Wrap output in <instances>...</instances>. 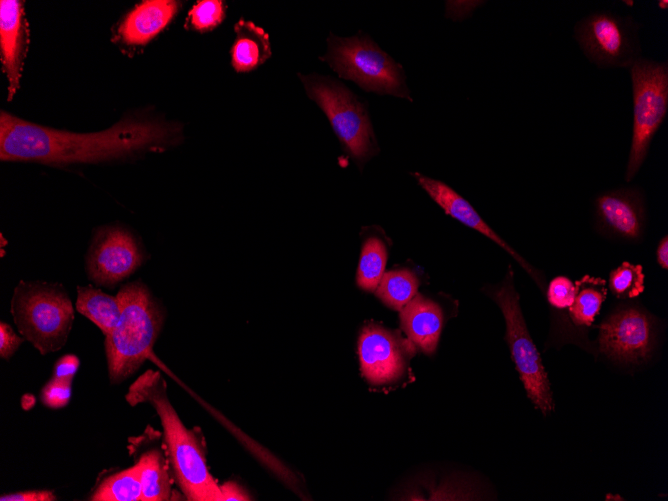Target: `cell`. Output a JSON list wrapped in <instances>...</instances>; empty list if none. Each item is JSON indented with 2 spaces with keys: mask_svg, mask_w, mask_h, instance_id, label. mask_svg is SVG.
<instances>
[{
  "mask_svg": "<svg viewBox=\"0 0 668 501\" xmlns=\"http://www.w3.org/2000/svg\"><path fill=\"white\" fill-rule=\"evenodd\" d=\"M415 345L399 332L377 323L365 324L358 338L360 369L374 386L394 385L406 377Z\"/></svg>",
  "mask_w": 668,
  "mask_h": 501,
  "instance_id": "obj_10",
  "label": "cell"
},
{
  "mask_svg": "<svg viewBox=\"0 0 668 501\" xmlns=\"http://www.w3.org/2000/svg\"><path fill=\"white\" fill-rule=\"evenodd\" d=\"M70 399L71 383L53 378H51L41 391L42 403L50 408H62L69 403Z\"/></svg>",
  "mask_w": 668,
  "mask_h": 501,
  "instance_id": "obj_28",
  "label": "cell"
},
{
  "mask_svg": "<svg viewBox=\"0 0 668 501\" xmlns=\"http://www.w3.org/2000/svg\"><path fill=\"white\" fill-rule=\"evenodd\" d=\"M623 2H624L626 5H628V6H633V1H626V0H624Z\"/></svg>",
  "mask_w": 668,
  "mask_h": 501,
  "instance_id": "obj_35",
  "label": "cell"
},
{
  "mask_svg": "<svg viewBox=\"0 0 668 501\" xmlns=\"http://www.w3.org/2000/svg\"><path fill=\"white\" fill-rule=\"evenodd\" d=\"M411 175L446 214L494 241V243L507 251L538 282L535 270L518 252L490 228L465 198L442 181L427 177L418 172L411 173Z\"/></svg>",
  "mask_w": 668,
  "mask_h": 501,
  "instance_id": "obj_13",
  "label": "cell"
},
{
  "mask_svg": "<svg viewBox=\"0 0 668 501\" xmlns=\"http://www.w3.org/2000/svg\"><path fill=\"white\" fill-rule=\"evenodd\" d=\"M80 366L79 358L74 354H65L61 356L53 366V379L72 383V380Z\"/></svg>",
  "mask_w": 668,
  "mask_h": 501,
  "instance_id": "obj_29",
  "label": "cell"
},
{
  "mask_svg": "<svg viewBox=\"0 0 668 501\" xmlns=\"http://www.w3.org/2000/svg\"><path fill=\"white\" fill-rule=\"evenodd\" d=\"M225 9L222 1H198L188 13V22L198 31H207L219 25L224 18Z\"/></svg>",
  "mask_w": 668,
  "mask_h": 501,
  "instance_id": "obj_26",
  "label": "cell"
},
{
  "mask_svg": "<svg viewBox=\"0 0 668 501\" xmlns=\"http://www.w3.org/2000/svg\"><path fill=\"white\" fill-rule=\"evenodd\" d=\"M401 327L423 353L433 355L443 327V312L433 300L416 294L400 310Z\"/></svg>",
  "mask_w": 668,
  "mask_h": 501,
  "instance_id": "obj_16",
  "label": "cell"
},
{
  "mask_svg": "<svg viewBox=\"0 0 668 501\" xmlns=\"http://www.w3.org/2000/svg\"><path fill=\"white\" fill-rule=\"evenodd\" d=\"M387 250L377 237H369L363 244L357 270V285L369 292H374L384 274Z\"/></svg>",
  "mask_w": 668,
  "mask_h": 501,
  "instance_id": "obj_24",
  "label": "cell"
},
{
  "mask_svg": "<svg viewBox=\"0 0 668 501\" xmlns=\"http://www.w3.org/2000/svg\"><path fill=\"white\" fill-rule=\"evenodd\" d=\"M595 212L601 227L623 238L637 239L644 228V203L635 189L622 188L599 195Z\"/></svg>",
  "mask_w": 668,
  "mask_h": 501,
  "instance_id": "obj_14",
  "label": "cell"
},
{
  "mask_svg": "<svg viewBox=\"0 0 668 501\" xmlns=\"http://www.w3.org/2000/svg\"><path fill=\"white\" fill-rule=\"evenodd\" d=\"M219 487L222 495V501L250 500V496L238 483L228 481L222 485H219Z\"/></svg>",
  "mask_w": 668,
  "mask_h": 501,
  "instance_id": "obj_32",
  "label": "cell"
},
{
  "mask_svg": "<svg viewBox=\"0 0 668 501\" xmlns=\"http://www.w3.org/2000/svg\"><path fill=\"white\" fill-rule=\"evenodd\" d=\"M657 4H658V7L662 10H666L668 8V1L667 0H659Z\"/></svg>",
  "mask_w": 668,
  "mask_h": 501,
  "instance_id": "obj_34",
  "label": "cell"
},
{
  "mask_svg": "<svg viewBox=\"0 0 668 501\" xmlns=\"http://www.w3.org/2000/svg\"><path fill=\"white\" fill-rule=\"evenodd\" d=\"M76 310L108 335L116 327L120 315L119 298L92 286H77Z\"/></svg>",
  "mask_w": 668,
  "mask_h": 501,
  "instance_id": "obj_19",
  "label": "cell"
},
{
  "mask_svg": "<svg viewBox=\"0 0 668 501\" xmlns=\"http://www.w3.org/2000/svg\"><path fill=\"white\" fill-rule=\"evenodd\" d=\"M178 9L179 2L176 1H144L126 16L119 33L128 44H146L168 25Z\"/></svg>",
  "mask_w": 668,
  "mask_h": 501,
  "instance_id": "obj_17",
  "label": "cell"
},
{
  "mask_svg": "<svg viewBox=\"0 0 668 501\" xmlns=\"http://www.w3.org/2000/svg\"><path fill=\"white\" fill-rule=\"evenodd\" d=\"M299 77L308 97L324 112L342 147L358 164L379 152L366 102L332 77L314 73Z\"/></svg>",
  "mask_w": 668,
  "mask_h": 501,
  "instance_id": "obj_6",
  "label": "cell"
},
{
  "mask_svg": "<svg viewBox=\"0 0 668 501\" xmlns=\"http://www.w3.org/2000/svg\"><path fill=\"white\" fill-rule=\"evenodd\" d=\"M633 128L625 180L630 181L647 157L650 143L668 110V63L638 58L630 66Z\"/></svg>",
  "mask_w": 668,
  "mask_h": 501,
  "instance_id": "obj_7",
  "label": "cell"
},
{
  "mask_svg": "<svg viewBox=\"0 0 668 501\" xmlns=\"http://www.w3.org/2000/svg\"><path fill=\"white\" fill-rule=\"evenodd\" d=\"M574 38L599 68H630L640 58L639 24L631 16L593 12L575 24Z\"/></svg>",
  "mask_w": 668,
  "mask_h": 501,
  "instance_id": "obj_9",
  "label": "cell"
},
{
  "mask_svg": "<svg viewBox=\"0 0 668 501\" xmlns=\"http://www.w3.org/2000/svg\"><path fill=\"white\" fill-rule=\"evenodd\" d=\"M644 275L641 265L623 262L609 276V287L618 297H636L644 290Z\"/></svg>",
  "mask_w": 668,
  "mask_h": 501,
  "instance_id": "obj_25",
  "label": "cell"
},
{
  "mask_svg": "<svg viewBox=\"0 0 668 501\" xmlns=\"http://www.w3.org/2000/svg\"><path fill=\"white\" fill-rule=\"evenodd\" d=\"M94 501L142 500V484L137 464L104 479L90 497Z\"/></svg>",
  "mask_w": 668,
  "mask_h": 501,
  "instance_id": "obj_23",
  "label": "cell"
},
{
  "mask_svg": "<svg viewBox=\"0 0 668 501\" xmlns=\"http://www.w3.org/2000/svg\"><path fill=\"white\" fill-rule=\"evenodd\" d=\"M24 338L16 334L13 328L3 321L0 323V357L8 360L24 342Z\"/></svg>",
  "mask_w": 668,
  "mask_h": 501,
  "instance_id": "obj_30",
  "label": "cell"
},
{
  "mask_svg": "<svg viewBox=\"0 0 668 501\" xmlns=\"http://www.w3.org/2000/svg\"><path fill=\"white\" fill-rule=\"evenodd\" d=\"M179 129L151 121H124L97 133H72L0 115L2 161L36 162L54 166L99 163L145 152H159L174 144Z\"/></svg>",
  "mask_w": 668,
  "mask_h": 501,
  "instance_id": "obj_1",
  "label": "cell"
},
{
  "mask_svg": "<svg viewBox=\"0 0 668 501\" xmlns=\"http://www.w3.org/2000/svg\"><path fill=\"white\" fill-rule=\"evenodd\" d=\"M236 39L231 48V63L237 72H249L271 57V44L263 28L251 21L235 24Z\"/></svg>",
  "mask_w": 668,
  "mask_h": 501,
  "instance_id": "obj_18",
  "label": "cell"
},
{
  "mask_svg": "<svg viewBox=\"0 0 668 501\" xmlns=\"http://www.w3.org/2000/svg\"><path fill=\"white\" fill-rule=\"evenodd\" d=\"M142 484V501L171 499L172 489L168 463L159 449L141 455L137 461Z\"/></svg>",
  "mask_w": 668,
  "mask_h": 501,
  "instance_id": "obj_20",
  "label": "cell"
},
{
  "mask_svg": "<svg viewBox=\"0 0 668 501\" xmlns=\"http://www.w3.org/2000/svg\"><path fill=\"white\" fill-rule=\"evenodd\" d=\"M117 297L121 315L104 341L108 375L114 384L130 377L152 357L164 322L161 306L142 281L124 284Z\"/></svg>",
  "mask_w": 668,
  "mask_h": 501,
  "instance_id": "obj_3",
  "label": "cell"
},
{
  "mask_svg": "<svg viewBox=\"0 0 668 501\" xmlns=\"http://www.w3.org/2000/svg\"><path fill=\"white\" fill-rule=\"evenodd\" d=\"M27 37L23 3L17 0H2L0 2V48L3 69L9 82V100L19 87Z\"/></svg>",
  "mask_w": 668,
  "mask_h": 501,
  "instance_id": "obj_15",
  "label": "cell"
},
{
  "mask_svg": "<svg viewBox=\"0 0 668 501\" xmlns=\"http://www.w3.org/2000/svg\"><path fill=\"white\" fill-rule=\"evenodd\" d=\"M339 77L353 81L366 92L391 95L413 102L403 66L366 33L352 37L330 34L327 51L320 57Z\"/></svg>",
  "mask_w": 668,
  "mask_h": 501,
  "instance_id": "obj_5",
  "label": "cell"
},
{
  "mask_svg": "<svg viewBox=\"0 0 668 501\" xmlns=\"http://www.w3.org/2000/svg\"><path fill=\"white\" fill-rule=\"evenodd\" d=\"M144 251L136 237L120 226L100 228L86 255L88 278L96 285L114 287L144 262Z\"/></svg>",
  "mask_w": 668,
  "mask_h": 501,
  "instance_id": "obj_11",
  "label": "cell"
},
{
  "mask_svg": "<svg viewBox=\"0 0 668 501\" xmlns=\"http://www.w3.org/2000/svg\"><path fill=\"white\" fill-rule=\"evenodd\" d=\"M13 321L41 355L60 350L74 322V308L60 283L21 280L10 303Z\"/></svg>",
  "mask_w": 668,
  "mask_h": 501,
  "instance_id": "obj_4",
  "label": "cell"
},
{
  "mask_svg": "<svg viewBox=\"0 0 668 501\" xmlns=\"http://www.w3.org/2000/svg\"><path fill=\"white\" fill-rule=\"evenodd\" d=\"M654 341L651 318L638 308L619 309L599 326V347L609 358L636 363L649 355Z\"/></svg>",
  "mask_w": 668,
  "mask_h": 501,
  "instance_id": "obj_12",
  "label": "cell"
},
{
  "mask_svg": "<svg viewBox=\"0 0 668 501\" xmlns=\"http://www.w3.org/2000/svg\"><path fill=\"white\" fill-rule=\"evenodd\" d=\"M1 501H54L55 494L51 490H27L1 495Z\"/></svg>",
  "mask_w": 668,
  "mask_h": 501,
  "instance_id": "obj_31",
  "label": "cell"
},
{
  "mask_svg": "<svg viewBox=\"0 0 668 501\" xmlns=\"http://www.w3.org/2000/svg\"><path fill=\"white\" fill-rule=\"evenodd\" d=\"M576 286L565 276L555 277L549 284L547 290L548 302L556 308H570L574 301Z\"/></svg>",
  "mask_w": 668,
  "mask_h": 501,
  "instance_id": "obj_27",
  "label": "cell"
},
{
  "mask_svg": "<svg viewBox=\"0 0 668 501\" xmlns=\"http://www.w3.org/2000/svg\"><path fill=\"white\" fill-rule=\"evenodd\" d=\"M418 286L410 270H392L383 274L375 293L386 306L401 310L417 294Z\"/></svg>",
  "mask_w": 668,
  "mask_h": 501,
  "instance_id": "obj_22",
  "label": "cell"
},
{
  "mask_svg": "<svg viewBox=\"0 0 668 501\" xmlns=\"http://www.w3.org/2000/svg\"><path fill=\"white\" fill-rule=\"evenodd\" d=\"M131 406L147 403L158 414L174 479L186 499L222 501L220 487L207 466L206 444L199 428L188 429L169 401L160 372L147 370L125 395Z\"/></svg>",
  "mask_w": 668,
  "mask_h": 501,
  "instance_id": "obj_2",
  "label": "cell"
},
{
  "mask_svg": "<svg viewBox=\"0 0 668 501\" xmlns=\"http://www.w3.org/2000/svg\"><path fill=\"white\" fill-rule=\"evenodd\" d=\"M605 285L603 279L588 275L575 283L576 293L569 311L576 325L590 326L593 323L606 299Z\"/></svg>",
  "mask_w": 668,
  "mask_h": 501,
  "instance_id": "obj_21",
  "label": "cell"
},
{
  "mask_svg": "<svg viewBox=\"0 0 668 501\" xmlns=\"http://www.w3.org/2000/svg\"><path fill=\"white\" fill-rule=\"evenodd\" d=\"M657 261L663 269L668 268V238L664 236L657 248Z\"/></svg>",
  "mask_w": 668,
  "mask_h": 501,
  "instance_id": "obj_33",
  "label": "cell"
},
{
  "mask_svg": "<svg viewBox=\"0 0 668 501\" xmlns=\"http://www.w3.org/2000/svg\"><path fill=\"white\" fill-rule=\"evenodd\" d=\"M488 294L497 303L504 316L505 340L527 396L544 415L552 412L554 402L550 382L523 318L511 268L508 269L502 284L489 290Z\"/></svg>",
  "mask_w": 668,
  "mask_h": 501,
  "instance_id": "obj_8",
  "label": "cell"
}]
</instances>
